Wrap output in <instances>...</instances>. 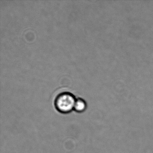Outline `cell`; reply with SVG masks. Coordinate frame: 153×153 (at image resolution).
I'll return each instance as SVG.
<instances>
[{"mask_svg": "<svg viewBox=\"0 0 153 153\" xmlns=\"http://www.w3.org/2000/svg\"><path fill=\"white\" fill-rule=\"evenodd\" d=\"M87 108V104L85 101L82 98L76 99L74 105V110L76 112L82 113L85 111Z\"/></svg>", "mask_w": 153, "mask_h": 153, "instance_id": "obj_2", "label": "cell"}, {"mask_svg": "<svg viewBox=\"0 0 153 153\" xmlns=\"http://www.w3.org/2000/svg\"><path fill=\"white\" fill-rule=\"evenodd\" d=\"M76 99L74 95L69 92L59 94L54 101V106L59 112L68 114L74 110Z\"/></svg>", "mask_w": 153, "mask_h": 153, "instance_id": "obj_1", "label": "cell"}]
</instances>
